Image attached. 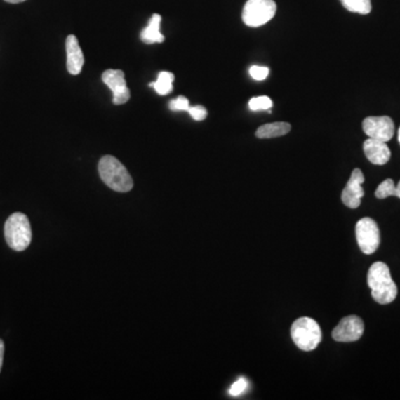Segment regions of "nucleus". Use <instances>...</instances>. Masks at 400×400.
<instances>
[{
    "label": "nucleus",
    "instance_id": "nucleus-1",
    "mask_svg": "<svg viewBox=\"0 0 400 400\" xmlns=\"http://www.w3.org/2000/svg\"><path fill=\"white\" fill-rule=\"evenodd\" d=\"M367 283L373 300L378 304H390L397 297V285L390 275L389 267L385 262H377L371 265L367 275Z\"/></svg>",
    "mask_w": 400,
    "mask_h": 400
},
{
    "label": "nucleus",
    "instance_id": "nucleus-21",
    "mask_svg": "<svg viewBox=\"0 0 400 400\" xmlns=\"http://www.w3.org/2000/svg\"><path fill=\"white\" fill-rule=\"evenodd\" d=\"M248 387V382L245 378H239L237 382H234L230 387L229 394L234 397H237V396L241 395Z\"/></svg>",
    "mask_w": 400,
    "mask_h": 400
},
{
    "label": "nucleus",
    "instance_id": "nucleus-12",
    "mask_svg": "<svg viewBox=\"0 0 400 400\" xmlns=\"http://www.w3.org/2000/svg\"><path fill=\"white\" fill-rule=\"evenodd\" d=\"M66 53H67V70L72 75H79L83 69L84 53L80 48L79 43L77 38L74 35H70L66 39Z\"/></svg>",
    "mask_w": 400,
    "mask_h": 400
},
{
    "label": "nucleus",
    "instance_id": "nucleus-13",
    "mask_svg": "<svg viewBox=\"0 0 400 400\" xmlns=\"http://www.w3.org/2000/svg\"><path fill=\"white\" fill-rule=\"evenodd\" d=\"M160 22H161V16L158 15V13H155V15H152L148 26L142 30L140 37H142V41L147 44V45L163 43L164 40H165V37L160 32Z\"/></svg>",
    "mask_w": 400,
    "mask_h": 400
},
{
    "label": "nucleus",
    "instance_id": "nucleus-16",
    "mask_svg": "<svg viewBox=\"0 0 400 400\" xmlns=\"http://www.w3.org/2000/svg\"><path fill=\"white\" fill-rule=\"evenodd\" d=\"M347 11L360 15H368L371 11V0H340Z\"/></svg>",
    "mask_w": 400,
    "mask_h": 400
},
{
    "label": "nucleus",
    "instance_id": "nucleus-4",
    "mask_svg": "<svg viewBox=\"0 0 400 400\" xmlns=\"http://www.w3.org/2000/svg\"><path fill=\"white\" fill-rule=\"evenodd\" d=\"M291 339L299 349L312 352L321 342L323 333L315 319L302 317L293 321L291 329Z\"/></svg>",
    "mask_w": 400,
    "mask_h": 400
},
{
    "label": "nucleus",
    "instance_id": "nucleus-10",
    "mask_svg": "<svg viewBox=\"0 0 400 400\" xmlns=\"http://www.w3.org/2000/svg\"><path fill=\"white\" fill-rule=\"evenodd\" d=\"M102 81L112 91L115 105H124L131 98V91L126 84L125 74L121 70L108 69L102 74Z\"/></svg>",
    "mask_w": 400,
    "mask_h": 400
},
{
    "label": "nucleus",
    "instance_id": "nucleus-23",
    "mask_svg": "<svg viewBox=\"0 0 400 400\" xmlns=\"http://www.w3.org/2000/svg\"><path fill=\"white\" fill-rule=\"evenodd\" d=\"M4 354H5V345H4L3 340L0 339V371L3 368Z\"/></svg>",
    "mask_w": 400,
    "mask_h": 400
},
{
    "label": "nucleus",
    "instance_id": "nucleus-20",
    "mask_svg": "<svg viewBox=\"0 0 400 400\" xmlns=\"http://www.w3.org/2000/svg\"><path fill=\"white\" fill-rule=\"evenodd\" d=\"M249 74H251V78L253 79L257 80V81H262V80L266 79L269 75V68L265 66H251V69H249Z\"/></svg>",
    "mask_w": 400,
    "mask_h": 400
},
{
    "label": "nucleus",
    "instance_id": "nucleus-5",
    "mask_svg": "<svg viewBox=\"0 0 400 400\" xmlns=\"http://www.w3.org/2000/svg\"><path fill=\"white\" fill-rule=\"evenodd\" d=\"M277 11L274 0H248L244 6L243 22L248 27L264 26L269 22Z\"/></svg>",
    "mask_w": 400,
    "mask_h": 400
},
{
    "label": "nucleus",
    "instance_id": "nucleus-17",
    "mask_svg": "<svg viewBox=\"0 0 400 400\" xmlns=\"http://www.w3.org/2000/svg\"><path fill=\"white\" fill-rule=\"evenodd\" d=\"M396 185L392 179L388 178L382 184L379 185L378 188L375 192V196H376L378 199H385V198L390 197V196H395Z\"/></svg>",
    "mask_w": 400,
    "mask_h": 400
},
{
    "label": "nucleus",
    "instance_id": "nucleus-9",
    "mask_svg": "<svg viewBox=\"0 0 400 400\" xmlns=\"http://www.w3.org/2000/svg\"><path fill=\"white\" fill-rule=\"evenodd\" d=\"M365 182V176L359 168L352 171V176L347 182L346 187L342 192V200L345 206L352 209H356L361 204V198L365 196L363 184Z\"/></svg>",
    "mask_w": 400,
    "mask_h": 400
},
{
    "label": "nucleus",
    "instance_id": "nucleus-24",
    "mask_svg": "<svg viewBox=\"0 0 400 400\" xmlns=\"http://www.w3.org/2000/svg\"><path fill=\"white\" fill-rule=\"evenodd\" d=\"M395 197L400 198V180L399 182H398L397 186H396Z\"/></svg>",
    "mask_w": 400,
    "mask_h": 400
},
{
    "label": "nucleus",
    "instance_id": "nucleus-15",
    "mask_svg": "<svg viewBox=\"0 0 400 400\" xmlns=\"http://www.w3.org/2000/svg\"><path fill=\"white\" fill-rule=\"evenodd\" d=\"M175 76L168 72H159L157 80L150 84L152 88L155 89L156 93L160 96H166L173 91V83Z\"/></svg>",
    "mask_w": 400,
    "mask_h": 400
},
{
    "label": "nucleus",
    "instance_id": "nucleus-6",
    "mask_svg": "<svg viewBox=\"0 0 400 400\" xmlns=\"http://www.w3.org/2000/svg\"><path fill=\"white\" fill-rule=\"evenodd\" d=\"M356 238L360 251L366 255H371L380 245V232L378 225L369 217L360 219L356 224Z\"/></svg>",
    "mask_w": 400,
    "mask_h": 400
},
{
    "label": "nucleus",
    "instance_id": "nucleus-2",
    "mask_svg": "<svg viewBox=\"0 0 400 400\" xmlns=\"http://www.w3.org/2000/svg\"><path fill=\"white\" fill-rule=\"evenodd\" d=\"M99 175L110 189L117 192H128L133 189V180L125 166L114 156H104L99 160Z\"/></svg>",
    "mask_w": 400,
    "mask_h": 400
},
{
    "label": "nucleus",
    "instance_id": "nucleus-25",
    "mask_svg": "<svg viewBox=\"0 0 400 400\" xmlns=\"http://www.w3.org/2000/svg\"><path fill=\"white\" fill-rule=\"evenodd\" d=\"M5 1L11 4H19L22 3V1H26V0H5Z\"/></svg>",
    "mask_w": 400,
    "mask_h": 400
},
{
    "label": "nucleus",
    "instance_id": "nucleus-19",
    "mask_svg": "<svg viewBox=\"0 0 400 400\" xmlns=\"http://www.w3.org/2000/svg\"><path fill=\"white\" fill-rule=\"evenodd\" d=\"M189 107V100L184 96H179L176 99H173L169 104V108L173 112H188Z\"/></svg>",
    "mask_w": 400,
    "mask_h": 400
},
{
    "label": "nucleus",
    "instance_id": "nucleus-7",
    "mask_svg": "<svg viewBox=\"0 0 400 400\" xmlns=\"http://www.w3.org/2000/svg\"><path fill=\"white\" fill-rule=\"evenodd\" d=\"M365 331V324L358 316L352 315L342 318L331 333L333 340L338 342H357Z\"/></svg>",
    "mask_w": 400,
    "mask_h": 400
},
{
    "label": "nucleus",
    "instance_id": "nucleus-11",
    "mask_svg": "<svg viewBox=\"0 0 400 400\" xmlns=\"http://www.w3.org/2000/svg\"><path fill=\"white\" fill-rule=\"evenodd\" d=\"M364 152L366 157L373 165L382 166L389 161L392 152L386 142L377 139L368 138L364 142Z\"/></svg>",
    "mask_w": 400,
    "mask_h": 400
},
{
    "label": "nucleus",
    "instance_id": "nucleus-14",
    "mask_svg": "<svg viewBox=\"0 0 400 400\" xmlns=\"http://www.w3.org/2000/svg\"><path fill=\"white\" fill-rule=\"evenodd\" d=\"M291 124L285 123V121L266 124L257 129L256 137L260 139L276 138V137L285 136L291 131Z\"/></svg>",
    "mask_w": 400,
    "mask_h": 400
},
{
    "label": "nucleus",
    "instance_id": "nucleus-26",
    "mask_svg": "<svg viewBox=\"0 0 400 400\" xmlns=\"http://www.w3.org/2000/svg\"><path fill=\"white\" fill-rule=\"evenodd\" d=\"M398 140H399L400 142V128L399 131H398Z\"/></svg>",
    "mask_w": 400,
    "mask_h": 400
},
{
    "label": "nucleus",
    "instance_id": "nucleus-18",
    "mask_svg": "<svg viewBox=\"0 0 400 400\" xmlns=\"http://www.w3.org/2000/svg\"><path fill=\"white\" fill-rule=\"evenodd\" d=\"M248 106L253 112L268 110V112H272L270 108L272 107V100L267 96L253 97L249 100Z\"/></svg>",
    "mask_w": 400,
    "mask_h": 400
},
{
    "label": "nucleus",
    "instance_id": "nucleus-3",
    "mask_svg": "<svg viewBox=\"0 0 400 400\" xmlns=\"http://www.w3.org/2000/svg\"><path fill=\"white\" fill-rule=\"evenodd\" d=\"M5 238L13 251H24L32 243V232L29 219L22 213L9 216L5 224Z\"/></svg>",
    "mask_w": 400,
    "mask_h": 400
},
{
    "label": "nucleus",
    "instance_id": "nucleus-22",
    "mask_svg": "<svg viewBox=\"0 0 400 400\" xmlns=\"http://www.w3.org/2000/svg\"><path fill=\"white\" fill-rule=\"evenodd\" d=\"M188 112H189L190 116H192L194 119L197 120V121H201V120L205 119L207 117V109L203 106H195L189 107L188 108Z\"/></svg>",
    "mask_w": 400,
    "mask_h": 400
},
{
    "label": "nucleus",
    "instance_id": "nucleus-8",
    "mask_svg": "<svg viewBox=\"0 0 400 400\" xmlns=\"http://www.w3.org/2000/svg\"><path fill=\"white\" fill-rule=\"evenodd\" d=\"M363 131L368 138L387 142L394 137L395 124L388 116L367 117L363 121Z\"/></svg>",
    "mask_w": 400,
    "mask_h": 400
}]
</instances>
